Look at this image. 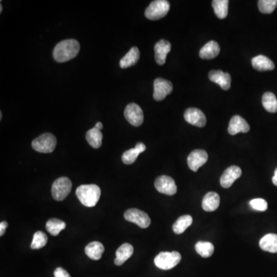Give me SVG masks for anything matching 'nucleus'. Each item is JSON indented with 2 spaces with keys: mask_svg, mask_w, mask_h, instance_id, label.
<instances>
[{
  "mask_svg": "<svg viewBox=\"0 0 277 277\" xmlns=\"http://www.w3.org/2000/svg\"><path fill=\"white\" fill-rule=\"evenodd\" d=\"M79 49L80 46L76 40H62L54 48L53 57L59 62H67L77 56Z\"/></svg>",
  "mask_w": 277,
  "mask_h": 277,
  "instance_id": "obj_1",
  "label": "nucleus"
},
{
  "mask_svg": "<svg viewBox=\"0 0 277 277\" xmlns=\"http://www.w3.org/2000/svg\"><path fill=\"white\" fill-rule=\"evenodd\" d=\"M75 194L82 205L86 207H94L100 200L101 191L100 187L95 184L81 185L76 189Z\"/></svg>",
  "mask_w": 277,
  "mask_h": 277,
  "instance_id": "obj_2",
  "label": "nucleus"
},
{
  "mask_svg": "<svg viewBox=\"0 0 277 277\" xmlns=\"http://www.w3.org/2000/svg\"><path fill=\"white\" fill-rule=\"evenodd\" d=\"M182 259L180 253L178 252H162L156 256L154 259L155 265L159 269L163 270L172 269L178 264Z\"/></svg>",
  "mask_w": 277,
  "mask_h": 277,
  "instance_id": "obj_3",
  "label": "nucleus"
},
{
  "mask_svg": "<svg viewBox=\"0 0 277 277\" xmlns=\"http://www.w3.org/2000/svg\"><path fill=\"white\" fill-rule=\"evenodd\" d=\"M56 138L52 133H46L36 138L32 143L33 149L42 153H50L56 146Z\"/></svg>",
  "mask_w": 277,
  "mask_h": 277,
  "instance_id": "obj_4",
  "label": "nucleus"
},
{
  "mask_svg": "<svg viewBox=\"0 0 277 277\" xmlns=\"http://www.w3.org/2000/svg\"><path fill=\"white\" fill-rule=\"evenodd\" d=\"M170 9V4L166 0H156L149 4L145 11L146 18L151 20H159L166 17Z\"/></svg>",
  "mask_w": 277,
  "mask_h": 277,
  "instance_id": "obj_5",
  "label": "nucleus"
},
{
  "mask_svg": "<svg viewBox=\"0 0 277 277\" xmlns=\"http://www.w3.org/2000/svg\"><path fill=\"white\" fill-rule=\"evenodd\" d=\"M72 190V182L69 178L60 177L56 179L52 186V195L56 201H62L67 197Z\"/></svg>",
  "mask_w": 277,
  "mask_h": 277,
  "instance_id": "obj_6",
  "label": "nucleus"
},
{
  "mask_svg": "<svg viewBox=\"0 0 277 277\" xmlns=\"http://www.w3.org/2000/svg\"><path fill=\"white\" fill-rule=\"evenodd\" d=\"M124 217L127 221L135 223L141 228L146 229L149 227L151 220L149 215L145 212L138 209H130L125 212Z\"/></svg>",
  "mask_w": 277,
  "mask_h": 277,
  "instance_id": "obj_7",
  "label": "nucleus"
},
{
  "mask_svg": "<svg viewBox=\"0 0 277 277\" xmlns=\"http://www.w3.org/2000/svg\"><path fill=\"white\" fill-rule=\"evenodd\" d=\"M155 187L158 192L168 196L175 195L177 192V187L175 181L168 175H160L156 178L155 180Z\"/></svg>",
  "mask_w": 277,
  "mask_h": 277,
  "instance_id": "obj_8",
  "label": "nucleus"
},
{
  "mask_svg": "<svg viewBox=\"0 0 277 277\" xmlns=\"http://www.w3.org/2000/svg\"><path fill=\"white\" fill-rule=\"evenodd\" d=\"M125 118L134 127H140L143 124L144 115L140 106L136 104H130L124 111Z\"/></svg>",
  "mask_w": 277,
  "mask_h": 277,
  "instance_id": "obj_9",
  "label": "nucleus"
},
{
  "mask_svg": "<svg viewBox=\"0 0 277 277\" xmlns=\"http://www.w3.org/2000/svg\"><path fill=\"white\" fill-rule=\"evenodd\" d=\"M153 87H154L153 99L156 101L164 100L169 94L172 93L173 89L172 82L162 78H157L155 79Z\"/></svg>",
  "mask_w": 277,
  "mask_h": 277,
  "instance_id": "obj_10",
  "label": "nucleus"
},
{
  "mask_svg": "<svg viewBox=\"0 0 277 277\" xmlns=\"http://www.w3.org/2000/svg\"><path fill=\"white\" fill-rule=\"evenodd\" d=\"M208 160V154L203 149H195L191 152L187 158L189 167L194 172H197L199 168L204 166Z\"/></svg>",
  "mask_w": 277,
  "mask_h": 277,
  "instance_id": "obj_11",
  "label": "nucleus"
},
{
  "mask_svg": "<svg viewBox=\"0 0 277 277\" xmlns=\"http://www.w3.org/2000/svg\"><path fill=\"white\" fill-rule=\"evenodd\" d=\"M184 118L187 123L197 127H205L207 123L205 114L197 108H189L186 110Z\"/></svg>",
  "mask_w": 277,
  "mask_h": 277,
  "instance_id": "obj_12",
  "label": "nucleus"
},
{
  "mask_svg": "<svg viewBox=\"0 0 277 277\" xmlns=\"http://www.w3.org/2000/svg\"><path fill=\"white\" fill-rule=\"evenodd\" d=\"M242 170L239 166H232L227 168L220 178V184L223 188H230L233 182L241 176Z\"/></svg>",
  "mask_w": 277,
  "mask_h": 277,
  "instance_id": "obj_13",
  "label": "nucleus"
},
{
  "mask_svg": "<svg viewBox=\"0 0 277 277\" xmlns=\"http://www.w3.org/2000/svg\"><path fill=\"white\" fill-rule=\"evenodd\" d=\"M209 79L218 84L223 90H228L231 86V76L228 72L222 70H212L209 73Z\"/></svg>",
  "mask_w": 277,
  "mask_h": 277,
  "instance_id": "obj_14",
  "label": "nucleus"
},
{
  "mask_svg": "<svg viewBox=\"0 0 277 277\" xmlns=\"http://www.w3.org/2000/svg\"><path fill=\"white\" fill-rule=\"evenodd\" d=\"M249 130V125L243 117L238 115L232 117L228 127V132L230 135L234 136L239 133H248Z\"/></svg>",
  "mask_w": 277,
  "mask_h": 277,
  "instance_id": "obj_15",
  "label": "nucleus"
},
{
  "mask_svg": "<svg viewBox=\"0 0 277 277\" xmlns=\"http://www.w3.org/2000/svg\"><path fill=\"white\" fill-rule=\"evenodd\" d=\"M155 59L157 64L164 65L166 56L171 50V44L167 40H161L155 45Z\"/></svg>",
  "mask_w": 277,
  "mask_h": 277,
  "instance_id": "obj_16",
  "label": "nucleus"
},
{
  "mask_svg": "<svg viewBox=\"0 0 277 277\" xmlns=\"http://www.w3.org/2000/svg\"><path fill=\"white\" fill-rule=\"evenodd\" d=\"M133 254V246L130 243H123L116 252L114 262L117 266H121L127 259H130Z\"/></svg>",
  "mask_w": 277,
  "mask_h": 277,
  "instance_id": "obj_17",
  "label": "nucleus"
},
{
  "mask_svg": "<svg viewBox=\"0 0 277 277\" xmlns=\"http://www.w3.org/2000/svg\"><path fill=\"white\" fill-rule=\"evenodd\" d=\"M146 147L143 143H138L133 149L126 151L122 156V160L125 164H133V162L137 159L140 153H143L146 150Z\"/></svg>",
  "mask_w": 277,
  "mask_h": 277,
  "instance_id": "obj_18",
  "label": "nucleus"
},
{
  "mask_svg": "<svg viewBox=\"0 0 277 277\" xmlns=\"http://www.w3.org/2000/svg\"><path fill=\"white\" fill-rule=\"evenodd\" d=\"M220 52V47L216 41L209 42L200 49V56L204 59H211L217 57Z\"/></svg>",
  "mask_w": 277,
  "mask_h": 277,
  "instance_id": "obj_19",
  "label": "nucleus"
},
{
  "mask_svg": "<svg viewBox=\"0 0 277 277\" xmlns=\"http://www.w3.org/2000/svg\"><path fill=\"white\" fill-rule=\"evenodd\" d=\"M220 204V197L217 193L210 192L205 195L203 200L202 207L205 211L213 212L218 209Z\"/></svg>",
  "mask_w": 277,
  "mask_h": 277,
  "instance_id": "obj_20",
  "label": "nucleus"
},
{
  "mask_svg": "<svg viewBox=\"0 0 277 277\" xmlns=\"http://www.w3.org/2000/svg\"><path fill=\"white\" fill-rule=\"evenodd\" d=\"M140 50L137 47H133L130 51L122 58L120 62V67L122 69H127L130 66H134L140 59Z\"/></svg>",
  "mask_w": 277,
  "mask_h": 277,
  "instance_id": "obj_21",
  "label": "nucleus"
},
{
  "mask_svg": "<svg viewBox=\"0 0 277 277\" xmlns=\"http://www.w3.org/2000/svg\"><path fill=\"white\" fill-rule=\"evenodd\" d=\"M261 249L269 253H277V235L269 233L264 236L259 241Z\"/></svg>",
  "mask_w": 277,
  "mask_h": 277,
  "instance_id": "obj_22",
  "label": "nucleus"
},
{
  "mask_svg": "<svg viewBox=\"0 0 277 277\" xmlns=\"http://www.w3.org/2000/svg\"><path fill=\"white\" fill-rule=\"evenodd\" d=\"M252 65L258 71L272 70L275 68L273 62L263 55H259L252 59Z\"/></svg>",
  "mask_w": 277,
  "mask_h": 277,
  "instance_id": "obj_23",
  "label": "nucleus"
},
{
  "mask_svg": "<svg viewBox=\"0 0 277 277\" xmlns=\"http://www.w3.org/2000/svg\"><path fill=\"white\" fill-rule=\"evenodd\" d=\"M85 253L90 259L99 260L104 253V245L100 242H92L85 246Z\"/></svg>",
  "mask_w": 277,
  "mask_h": 277,
  "instance_id": "obj_24",
  "label": "nucleus"
},
{
  "mask_svg": "<svg viewBox=\"0 0 277 277\" xmlns=\"http://www.w3.org/2000/svg\"><path fill=\"white\" fill-rule=\"evenodd\" d=\"M85 139L93 148L98 149L102 146L103 133H101L100 130L96 129L95 127L87 132L86 135H85Z\"/></svg>",
  "mask_w": 277,
  "mask_h": 277,
  "instance_id": "obj_25",
  "label": "nucleus"
},
{
  "mask_svg": "<svg viewBox=\"0 0 277 277\" xmlns=\"http://www.w3.org/2000/svg\"><path fill=\"white\" fill-rule=\"evenodd\" d=\"M193 223V218L191 216L184 215L179 217L172 226V230L175 234H181L184 233L185 230L191 226Z\"/></svg>",
  "mask_w": 277,
  "mask_h": 277,
  "instance_id": "obj_26",
  "label": "nucleus"
},
{
  "mask_svg": "<svg viewBox=\"0 0 277 277\" xmlns=\"http://www.w3.org/2000/svg\"><path fill=\"white\" fill-rule=\"evenodd\" d=\"M262 104L264 109L271 113H277V100L272 93H265L262 96Z\"/></svg>",
  "mask_w": 277,
  "mask_h": 277,
  "instance_id": "obj_27",
  "label": "nucleus"
},
{
  "mask_svg": "<svg viewBox=\"0 0 277 277\" xmlns=\"http://www.w3.org/2000/svg\"><path fill=\"white\" fill-rule=\"evenodd\" d=\"M66 223L62 221L59 219H50L49 221L46 223V230L49 232L52 236H56L59 234L62 230L66 228Z\"/></svg>",
  "mask_w": 277,
  "mask_h": 277,
  "instance_id": "obj_28",
  "label": "nucleus"
},
{
  "mask_svg": "<svg viewBox=\"0 0 277 277\" xmlns=\"http://www.w3.org/2000/svg\"><path fill=\"white\" fill-rule=\"evenodd\" d=\"M213 10L219 19H225L228 15V0H214L212 3Z\"/></svg>",
  "mask_w": 277,
  "mask_h": 277,
  "instance_id": "obj_29",
  "label": "nucleus"
},
{
  "mask_svg": "<svg viewBox=\"0 0 277 277\" xmlns=\"http://www.w3.org/2000/svg\"><path fill=\"white\" fill-rule=\"evenodd\" d=\"M196 251L204 258L210 257L214 253V246L210 242L200 241L196 244Z\"/></svg>",
  "mask_w": 277,
  "mask_h": 277,
  "instance_id": "obj_30",
  "label": "nucleus"
},
{
  "mask_svg": "<svg viewBox=\"0 0 277 277\" xmlns=\"http://www.w3.org/2000/svg\"><path fill=\"white\" fill-rule=\"evenodd\" d=\"M48 242V237L46 233L42 231H37L33 235V241H32L31 249H39L44 247Z\"/></svg>",
  "mask_w": 277,
  "mask_h": 277,
  "instance_id": "obj_31",
  "label": "nucleus"
},
{
  "mask_svg": "<svg viewBox=\"0 0 277 277\" xmlns=\"http://www.w3.org/2000/svg\"><path fill=\"white\" fill-rule=\"evenodd\" d=\"M276 7L277 0H259L258 1V7L262 14H272Z\"/></svg>",
  "mask_w": 277,
  "mask_h": 277,
  "instance_id": "obj_32",
  "label": "nucleus"
},
{
  "mask_svg": "<svg viewBox=\"0 0 277 277\" xmlns=\"http://www.w3.org/2000/svg\"><path fill=\"white\" fill-rule=\"evenodd\" d=\"M249 204L253 210H257V211H266L268 208L267 202L263 199H254V200H251Z\"/></svg>",
  "mask_w": 277,
  "mask_h": 277,
  "instance_id": "obj_33",
  "label": "nucleus"
},
{
  "mask_svg": "<svg viewBox=\"0 0 277 277\" xmlns=\"http://www.w3.org/2000/svg\"><path fill=\"white\" fill-rule=\"evenodd\" d=\"M55 277H71L66 269L62 267H58L54 271Z\"/></svg>",
  "mask_w": 277,
  "mask_h": 277,
  "instance_id": "obj_34",
  "label": "nucleus"
},
{
  "mask_svg": "<svg viewBox=\"0 0 277 277\" xmlns=\"http://www.w3.org/2000/svg\"><path fill=\"white\" fill-rule=\"evenodd\" d=\"M7 227H8V223L7 222H1V223H0V236H4Z\"/></svg>",
  "mask_w": 277,
  "mask_h": 277,
  "instance_id": "obj_35",
  "label": "nucleus"
},
{
  "mask_svg": "<svg viewBox=\"0 0 277 277\" xmlns=\"http://www.w3.org/2000/svg\"><path fill=\"white\" fill-rule=\"evenodd\" d=\"M272 183L277 187V168L275 169V172H274L273 177L272 179Z\"/></svg>",
  "mask_w": 277,
  "mask_h": 277,
  "instance_id": "obj_36",
  "label": "nucleus"
},
{
  "mask_svg": "<svg viewBox=\"0 0 277 277\" xmlns=\"http://www.w3.org/2000/svg\"><path fill=\"white\" fill-rule=\"evenodd\" d=\"M103 127H104V125H103L102 123H100V122H98L95 126V128L97 129V130H100V131L102 130Z\"/></svg>",
  "mask_w": 277,
  "mask_h": 277,
  "instance_id": "obj_37",
  "label": "nucleus"
},
{
  "mask_svg": "<svg viewBox=\"0 0 277 277\" xmlns=\"http://www.w3.org/2000/svg\"><path fill=\"white\" fill-rule=\"evenodd\" d=\"M3 12V7L2 5L0 6V13H2Z\"/></svg>",
  "mask_w": 277,
  "mask_h": 277,
  "instance_id": "obj_38",
  "label": "nucleus"
},
{
  "mask_svg": "<svg viewBox=\"0 0 277 277\" xmlns=\"http://www.w3.org/2000/svg\"><path fill=\"white\" fill-rule=\"evenodd\" d=\"M2 117H3V113H2V112H1V113H0V118H1V120H2Z\"/></svg>",
  "mask_w": 277,
  "mask_h": 277,
  "instance_id": "obj_39",
  "label": "nucleus"
}]
</instances>
